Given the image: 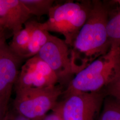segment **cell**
<instances>
[{
	"label": "cell",
	"instance_id": "cell-1",
	"mask_svg": "<svg viewBox=\"0 0 120 120\" xmlns=\"http://www.w3.org/2000/svg\"><path fill=\"white\" fill-rule=\"evenodd\" d=\"M92 3L88 19L69 47L74 76L111 49L106 29L107 8L103 0H93Z\"/></svg>",
	"mask_w": 120,
	"mask_h": 120
},
{
	"label": "cell",
	"instance_id": "cell-2",
	"mask_svg": "<svg viewBox=\"0 0 120 120\" xmlns=\"http://www.w3.org/2000/svg\"><path fill=\"white\" fill-rule=\"evenodd\" d=\"M120 74L118 48H111L107 53L95 60L76 74L63 94L102 91Z\"/></svg>",
	"mask_w": 120,
	"mask_h": 120
},
{
	"label": "cell",
	"instance_id": "cell-3",
	"mask_svg": "<svg viewBox=\"0 0 120 120\" xmlns=\"http://www.w3.org/2000/svg\"><path fill=\"white\" fill-rule=\"evenodd\" d=\"M92 0L68 1L53 5L47 20L40 23L41 27L48 32L63 35L64 41L71 46L90 14Z\"/></svg>",
	"mask_w": 120,
	"mask_h": 120
},
{
	"label": "cell",
	"instance_id": "cell-4",
	"mask_svg": "<svg viewBox=\"0 0 120 120\" xmlns=\"http://www.w3.org/2000/svg\"><path fill=\"white\" fill-rule=\"evenodd\" d=\"M64 90L58 84L45 88L16 90L13 109L30 119L41 120L55 106Z\"/></svg>",
	"mask_w": 120,
	"mask_h": 120
},
{
	"label": "cell",
	"instance_id": "cell-5",
	"mask_svg": "<svg viewBox=\"0 0 120 120\" xmlns=\"http://www.w3.org/2000/svg\"><path fill=\"white\" fill-rule=\"evenodd\" d=\"M63 99L54 108L63 120H96L100 113L105 95L102 91L63 94Z\"/></svg>",
	"mask_w": 120,
	"mask_h": 120
},
{
	"label": "cell",
	"instance_id": "cell-6",
	"mask_svg": "<svg viewBox=\"0 0 120 120\" xmlns=\"http://www.w3.org/2000/svg\"><path fill=\"white\" fill-rule=\"evenodd\" d=\"M37 55L56 73L58 84L67 86L74 77L70 56V48L64 40L50 34L47 42Z\"/></svg>",
	"mask_w": 120,
	"mask_h": 120
},
{
	"label": "cell",
	"instance_id": "cell-7",
	"mask_svg": "<svg viewBox=\"0 0 120 120\" xmlns=\"http://www.w3.org/2000/svg\"><path fill=\"white\" fill-rule=\"evenodd\" d=\"M58 84L56 73L37 55L22 65L14 84L15 90L42 88Z\"/></svg>",
	"mask_w": 120,
	"mask_h": 120
},
{
	"label": "cell",
	"instance_id": "cell-8",
	"mask_svg": "<svg viewBox=\"0 0 120 120\" xmlns=\"http://www.w3.org/2000/svg\"><path fill=\"white\" fill-rule=\"evenodd\" d=\"M23 60L12 51L6 39L0 43V97L10 98Z\"/></svg>",
	"mask_w": 120,
	"mask_h": 120
},
{
	"label": "cell",
	"instance_id": "cell-9",
	"mask_svg": "<svg viewBox=\"0 0 120 120\" xmlns=\"http://www.w3.org/2000/svg\"><path fill=\"white\" fill-rule=\"evenodd\" d=\"M31 16L21 0H0V19L13 34L22 30Z\"/></svg>",
	"mask_w": 120,
	"mask_h": 120
},
{
	"label": "cell",
	"instance_id": "cell-10",
	"mask_svg": "<svg viewBox=\"0 0 120 120\" xmlns=\"http://www.w3.org/2000/svg\"><path fill=\"white\" fill-rule=\"evenodd\" d=\"M36 22L34 20L27 22L22 30L13 34L12 40L9 44L12 51L23 59H25L31 35Z\"/></svg>",
	"mask_w": 120,
	"mask_h": 120
},
{
	"label": "cell",
	"instance_id": "cell-11",
	"mask_svg": "<svg viewBox=\"0 0 120 120\" xmlns=\"http://www.w3.org/2000/svg\"><path fill=\"white\" fill-rule=\"evenodd\" d=\"M108 10L106 29L108 38L111 48H118L120 45V5Z\"/></svg>",
	"mask_w": 120,
	"mask_h": 120
},
{
	"label": "cell",
	"instance_id": "cell-12",
	"mask_svg": "<svg viewBox=\"0 0 120 120\" xmlns=\"http://www.w3.org/2000/svg\"><path fill=\"white\" fill-rule=\"evenodd\" d=\"M40 23L37 22L32 32L25 59H28L37 55L47 42L50 34L49 32L43 30Z\"/></svg>",
	"mask_w": 120,
	"mask_h": 120
},
{
	"label": "cell",
	"instance_id": "cell-13",
	"mask_svg": "<svg viewBox=\"0 0 120 120\" xmlns=\"http://www.w3.org/2000/svg\"><path fill=\"white\" fill-rule=\"evenodd\" d=\"M96 120H120V100L111 96H106Z\"/></svg>",
	"mask_w": 120,
	"mask_h": 120
},
{
	"label": "cell",
	"instance_id": "cell-14",
	"mask_svg": "<svg viewBox=\"0 0 120 120\" xmlns=\"http://www.w3.org/2000/svg\"><path fill=\"white\" fill-rule=\"evenodd\" d=\"M32 16L40 17L48 15L54 5L53 0H21Z\"/></svg>",
	"mask_w": 120,
	"mask_h": 120
},
{
	"label": "cell",
	"instance_id": "cell-15",
	"mask_svg": "<svg viewBox=\"0 0 120 120\" xmlns=\"http://www.w3.org/2000/svg\"><path fill=\"white\" fill-rule=\"evenodd\" d=\"M102 91L106 96H111L120 100V74Z\"/></svg>",
	"mask_w": 120,
	"mask_h": 120
},
{
	"label": "cell",
	"instance_id": "cell-16",
	"mask_svg": "<svg viewBox=\"0 0 120 120\" xmlns=\"http://www.w3.org/2000/svg\"><path fill=\"white\" fill-rule=\"evenodd\" d=\"M5 120H35L30 119L16 111L14 109L8 111Z\"/></svg>",
	"mask_w": 120,
	"mask_h": 120
},
{
	"label": "cell",
	"instance_id": "cell-17",
	"mask_svg": "<svg viewBox=\"0 0 120 120\" xmlns=\"http://www.w3.org/2000/svg\"><path fill=\"white\" fill-rule=\"evenodd\" d=\"M41 120H63L59 112L56 109L53 108L52 112L47 114Z\"/></svg>",
	"mask_w": 120,
	"mask_h": 120
},
{
	"label": "cell",
	"instance_id": "cell-18",
	"mask_svg": "<svg viewBox=\"0 0 120 120\" xmlns=\"http://www.w3.org/2000/svg\"><path fill=\"white\" fill-rule=\"evenodd\" d=\"M4 29H5L4 27V22L1 19H0V32Z\"/></svg>",
	"mask_w": 120,
	"mask_h": 120
},
{
	"label": "cell",
	"instance_id": "cell-19",
	"mask_svg": "<svg viewBox=\"0 0 120 120\" xmlns=\"http://www.w3.org/2000/svg\"><path fill=\"white\" fill-rule=\"evenodd\" d=\"M9 99H10L9 98L0 97V103H2V102H4V101H9Z\"/></svg>",
	"mask_w": 120,
	"mask_h": 120
},
{
	"label": "cell",
	"instance_id": "cell-20",
	"mask_svg": "<svg viewBox=\"0 0 120 120\" xmlns=\"http://www.w3.org/2000/svg\"><path fill=\"white\" fill-rule=\"evenodd\" d=\"M118 49H119V56H120V45H119V47H118Z\"/></svg>",
	"mask_w": 120,
	"mask_h": 120
}]
</instances>
